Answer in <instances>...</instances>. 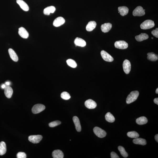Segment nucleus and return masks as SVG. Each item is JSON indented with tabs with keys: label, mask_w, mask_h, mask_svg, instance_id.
I'll return each instance as SVG.
<instances>
[{
	"label": "nucleus",
	"mask_w": 158,
	"mask_h": 158,
	"mask_svg": "<svg viewBox=\"0 0 158 158\" xmlns=\"http://www.w3.org/2000/svg\"><path fill=\"white\" fill-rule=\"evenodd\" d=\"M139 95V92L137 90L131 92L126 98V103L129 104L135 101L138 98Z\"/></svg>",
	"instance_id": "nucleus-1"
},
{
	"label": "nucleus",
	"mask_w": 158,
	"mask_h": 158,
	"mask_svg": "<svg viewBox=\"0 0 158 158\" xmlns=\"http://www.w3.org/2000/svg\"><path fill=\"white\" fill-rule=\"evenodd\" d=\"M154 21L151 20H147L145 21L141 24V29L146 30L150 29L155 26Z\"/></svg>",
	"instance_id": "nucleus-2"
},
{
	"label": "nucleus",
	"mask_w": 158,
	"mask_h": 158,
	"mask_svg": "<svg viewBox=\"0 0 158 158\" xmlns=\"http://www.w3.org/2000/svg\"><path fill=\"white\" fill-rule=\"evenodd\" d=\"M93 130L95 134L99 138H104L106 135L105 131L98 127H95Z\"/></svg>",
	"instance_id": "nucleus-3"
},
{
	"label": "nucleus",
	"mask_w": 158,
	"mask_h": 158,
	"mask_svg": "<svg viewBox=\"0 0 158 158\" xmlns=\"http://www.w3.org/2000/svg\"><path fill=\"white\" fill-rule=\"evenodd\" d=\"M45 108L46 107L44 105L37 104L35 105L32 107V111L33 114H38L43 111Z\"/></svg>",
	"instance_id": "nucleus-4"
},
{
	"label": "nucleus",
	"mask_w": 158,
	"mask_h": 158,
	"mask_svg": "<svg viewBox=\"0 0 158 158\" xmlns=\"http://www.w3.org/2000/svg\"><path fill=\"white\" fill-rule=\"evenodd\" d=\"M145 14V11L142 6H137L133 12V15L134 16H142Z\"/></svg>",
	"instance_id": "nucleus-5"
},
{
	"label": "nucleus",
	"mask_w": 158,
	"mask_h": 158,
	"mask_svg": "<svg viewBox=\"0 0 158 158\" xmlns=\"http://www.w3.org/2000/svg\"><path fill=\"white\" fill-rule=\"evenodd\" d=\"M115 46L116 48L121 49H125L128 47L127 43L125 41H116L115 43Z\"/></svg>",
	"instance_id": "nucleus-6"
},
{
	"label": "nucleus",
	"mask_w": 158,
	"mask_h": 158,
	"mask_svg": "<svg viewBox=\"0 0 158 158\" xmlns=\"http://www.w3.org/2000/svg\"><path fill=\"white\" fill-rule=\"evenodd\" d=\"M101 55L103 59L106 61L109 62L113 61L114 59L112 57L104 50L101 51Z\"/></svg>",
	"instance_id": "nucleus-7"
},
{
	"label": "nucleus",
	"mask_w": 158,
	"mask_h": 158,
	"mask_svg": "<svg viewBox=\"0 0 158 158\" xmlns=\"http://www.w3.org/2000/svg\"><path fill=\"white\" fill-rule=\"evenodd\" d=\"M42 137L41 135H31L28 137V140L32 143H37L42 139Z\"/></svg>",
	"instance_id": "nucleus-8"
},
{
	"label": "nucleus",
	"mask_w": 158,
	"mask_h": 158,
	"mask_svg": "<svg viewBox=\"0 0 158 158\" xmlns=\"http://www.w3.org/2000/svg\"><path fill=\"white\" fill-rule=\"evenodd\" d=\"M123 67L125 73L126 74H129L131 69V64L130 62L127 59H125L123 63Z\"/></svg>",
	"instance_id": "nucleus-9"
},
{
	"label": "nucleus",
	"mask_w": 158,
	"mask_h": 158,
	"mask_svg": "<svg viewBox=\"0 0 158 158\" xmlns=\"http://www.w3.org/2000/svg\"><path fill=\"white\" fill-rule=\"evenodd\" d=\"M85 105L87 108L89 109H94L97 106V104L91 99H89L85 101Z\"/></svg>",
	"instance_id": "nucleus-10"
},
{
	"label": "nucleus",
	"mask_w": 158,
	"mask_h": 158,
	"mask_svg": "<svg viewBox=\"0 0 158 158\" xmlns=\"http://www.w3.org/2000/svg\"><path fill=\"white\" fill-rule=\"evenodd\" d=\"M65 21V20L64 18L62 17H59L54 20L53 25L55 27H59L64 24Z\"/></svg>",
	"instance_id": "nucleus-11"
},
{
	"label": "nucleus",
	"mask_w": 158,
	"mask_h": 158,
	"mask_svg": "<svg viewBox=\"0 0 158 158\" xmlns=\"http://www.w3.org/2000/svg\"><path fill=\"white\" fill-rule=\"evenodd\" d=\"M4 89L5 94L6 97L8 98H11L13 93L12 88L9 85H6Z\"/></svg>",
	"instance_id": "nucleus-12"
},
{
	"label": "nucleus",
	"mask_w": 158,
	"mask_h": 158,
	"mask_svg": "<svg viewBox=\"0 0 158 158\" xmlns=\"http://www.w3.org/2000/svg\"><path fill=\"white\" fill-rule=\"evenodd\" d=\"M18 33L19 35L24 38H28L29 37V34L27 31L23 27H21L19 28Z\"/></svg>",
	"instance_id": "nucleus-13"
},
{
	"label": "nucleus",
	"mask_w": 158,
	"mask_h": 158,
	"mask_svg": "<svg viewBox=\"0 0 158 158\" xmlns=\"http://www.w3.org/2000/svg\"><path fill=\"white\" fill-rule=\"evenodd\" d=\"M16 2L24 11H28L29 10V6L24 1L22 0H16Z\"/></svg>",
	"instance_id": "nucleus-14"
},
{
	"label": "nucleus",
	"mask_w": 158,
	"mask_h": 158,
	"mask_svg": "<svg viewBox=\"0 0 158 158\" xmlns=\"http://www.w3.org/2000/svg\"><path fill=\"white\" fill-rule=\"evenodd\" d=\"M112 28V24L110 23H106L102 24L101 28L102 32L107 33L111 30Z\"/></svg>",
	"instance_id": "nucleus-15"
},
{
	"label": "nucleus",
	"mask_w": 158,
	"mask_h": 158,
	"mask_svg": "<svg viewBox=\"0 0 158 158\" xmlns=\"http://www.w3.org/2000/svg\"><path fill=\"white\" fill-rule=\"evenodd\" d=\"M74 42L76 46L84 47L86 45V42L84 40L78 37H76L75 39Z\"/></svg>",
	"instance_id": "nucleus-16"
},
{
	"label": "nucleus",
	"mask_w": 158,
	"mask_h": 158,
	"mask_svg": "<svg viewBox=\"0 0 158 158\" xmlns=\"http://www.w3.org/2000/svg\"><path fill=\"white\" fill-rule=\"evenodd\" d=\"M73 120L75 126L76 130L78 132H81V126L78 117L76 116H74Z\"/></svg>",
	"instance_id": "nucleus-17"
},
{
	"label": "nucleus",
	"mask_w": 158,
	"mask_h": 158,
	"mask_svg": "<svg viewBox=\"0 0 158 158\" xmlns=\"http://www.w3.org/2000/svg\"><path fill=\"white\" fill-rule=\"evenodd\" d=\"M118 10L120 15L122 16H124L127 15L129 12V10L126 6H121L118 7Z\"/></svg>",
	"instance_id": "nucleus-18"
},
{
	"label": "nucleus",
	"mask_w": 158,
	"mask_h": 158,
	"mask_svg": "<svg viewBox=\"0 0 158 158\" xmlns=\"http://www.w3.org/2000/svg\"><path fill=\"white\" fill-rule=\"evenodd\" d=\"M8 52L11 59L14 61L17 62L18 60V58L15 51L12 49L10 48L9 49Z\"/></svg>",
	"instance_id": "nucleus-19"
},
{
	"label": "nucleus",
	"mask_w": 158,
	"mask_h": 158,
	"mask_svg": "<svg viewBox=\"0 0 158 158\" xmlns=\"http://www.w3.org/2000/svg\"><path fill=\"white\" fill-rule=\"evenodd\" d=\"M96 23L94 21L89 22L86 27V30L88 32H91L95 29L96 27Z\"/></svg>",
	"instance_id": "nucleus-20"
},
{
	"label": "nucleus",
	"mask_w": 158,
	"mask_h": 158,
	"mask_svg": "<svg viewBox=\"0 0 158 158\" xmlns=\"http://www.w3.org/2000/svg\"><path fill=\"white\" fill-rule=\"evenodd\" d=\"M52 156L54 158H63L64 154L60 150H55L52 153Z\"/></svg>",
	"instance_id": "nucleus-21"
},
{
	"label": "nucleus",
	"mask_w": 158,
	"mask_h": 158,
	"mask_svg": "<svg viewBox=\"0 0 158 158\" xmlns=\"http://www.w3.org/2000/svg\"><path fill=\"white\" fill-rule=\"evenodd\" d=\"M55 10L56 8L55 6H50L44 9L43 13L45 15H49L51 13H54Z\"/></svg>",
	"instance_id": "nucleus-22"
},
{
	"label": "nucleus",
	"mask_w": 158,
	"mask_h": 158,
	"mask_svg": "<svg viewBox=\"0 0 158 158\" xmlns=\"http://www.w3.org/2000/svg\"><path fill=\"white\" fill-rule=\"evenodd\" d=\"M148 37V35L145 33H141L139 35L136 36L135 37L136 40L139 42L147 39Z\"/></svg>",
	"instance_id": "nucleus-23"
},
{
	"label": "nucleus",
	"mask_w": 158,
	"mask_h": 158,
	"mask_svg": "<svg viewBox=\"0 0 158 158\" xmlns=\"http://www.w3.org/2000/svg\"><path fill=\"white\" fill-rule=\"evenodd\" d=\"M133 142L135 144L145 145L147 142L145 139L142 138H135L133 140Z\"/></svg>",
	"instance_id": "nucleus-24"
},
{
	"label": "nucleus",
	"mask_w": 158,
	"mask_h": 158,
	"mask_svg": "<svg viewBox=\"0 0 158 158\" xmlns=\"http://www.w3.org/2000/svg\"><path fill=\"white\" fill-rule=\"evenodd\" d=\"M147 120L145 116H141L138 118L136 120V122L138 125H142L145 124L147 122Z\"/></svg>",
	"instance_id": "nucleus-25"
},
{
	"label": "nucleus",
	"mask_w": 158,
	"mask_h": 158,
	"mask_svg": "<svg viewBox=\"0 0 158 158\" xmlns=\"http://www.w3.org/2000/svg\"><path fill=\"white\" fill-rule=\"evenodd\" d=\"M148 56L147 59L152 61H155L158 60V55L153 52L149 53L147 54Z\"/></svg>",
	"instance_id": "nucleus-26"
},
{
	"label": "nucleus",
	"mask_w": 158,
	"mask_h": 158,
	"mask_svg": "<svg viewBox=\"0 0 158 158\" xmlns=\"http://www.w3.org/2000/svg\"><path fill=\"white\" fill-rule=\"evenodd\" d=\"M6 151V146L5 142H2L0 143V155H4Z\"/></svg>",
	"instance_id": "nucleus-27"
},
{
	"label": "nucleus",
	"mask_w": 158,
	"mask_h": 158,
	"mask_svg": "<svg viewBox=\"0 0 158 158\" xmlns=\"http://www.w3.org/2000/svg\"><path fill=\"white\" fill-rule=\"evenodd\" d=\"M105 119L108 122L112 123L115 121V119L112 114L110 112H107L105 116Z\"/></svg>",
	"instance_id": "nucleus-28"
},
{
	"label": "nucleus",
	"mask_w": 158,
	"mask_h": 158,
	"mask_svg": "<svg viewBox=\"0 0 158 158\" xmlns=\"http://www.w3.org/2000/svg\"><path fill=\"white\" fill-rule=\"evenodd\" d=\"M118 149L120 151V153L123 157L125 158H127L128 156V154L126 151L125 149L122 146H120L118 147Z\"/></svg>",
	"instance_id": "nucleus-29"
},
{
	"label": "nucleus",
	"mask_w": 158,
	"mask_h": 158,
	"mask_svg": "<svg viewBox=\"0 0 158 158\" xmlns=\"http://www.w3.org/2000/svg\"><path fill=\"white\" fill-rule=\"evenodd\" d=\"M67 64L70 67L73 68H75L77 66V64L75 61L73 59H69L67 61Z\"/></svg>",
	"instance_id": "nucleus-30"
},
{
	"label": "nucleus",
	"mask_w": 158,
	"mask_h": 158,
	"mask_svg": "<svg viewBox=\"0 0 158 158\" xmlns=\"http://www.w3.org/2000/svg\"><path fill=\"white\" fill-rule=\"evenodd\" d=\"M128 137L132 138H137L139 137V135L138 133L135 131H131L128 132L127 133Z\"/></svg>",
	"instance_id": "nucleus-31"
},
{
	"label": "nucleus",
	"mask_w": 158,
	"mask_h": 158,
	"mask_svg": "<svg viewBox=\"0 0 158 158\" xmlns=\"http://www.w3.org/2000/svg\"><path fill=\"white\" fill-rule=\"evenodd\" d=\"M61 97L65 100H68L71 98L70 95L67 92H63L61 95Z\"/></svg>",
	"instance_id": "nucleus-32"
},
{
	"label": "nucleus",
	"mask_w": 158,
	"mask_h": 158,
	"mask_svg": "<svg viewBox=\"0 0 158 158\" xmlns=\"http://www.w3.org/2000/svg\"><path fill=\"white\" fill-rule=\"evenodd\" d=\"M61 124V122L57 120V121H54L50 123L49 124V125L50 127H53L60 125Z\"/></svg>",
	"instance_id": "nucleus-33"
},
{
	"label": "nucleus",
	"mask_w": 158,
	"mask_h": 158,
	"mask_svg": "<svg viewBox=\"0 0 158 158\" xmlns=\"http://www.w3.org/2000/svg\"><path fill=\"white\" fill-rule=\"evenodd\" d=\"M18 158H26V155L25 153L20 152L18 153L16 155Z\"/></svg>",
	"instance_id": "nucleus-34"
},
{
	"label": "nucleus",
	"mask_w": 158,
	"mask_h": 158,
	"mask_svg": "<svg viewBox=\"0 0 158 158\" xmlns=\"http://www.w3.org/2000/svg\"><path fill=\"white\" fill-rule=\"evenodd\" d=\"M152 34L155 37H158V28H157L155 30H153L151 32Z\"/></svg>",
	"instance_id": "nucleus-35"
},
{
	"label": "nucleus",
	"mask_w": 158,
	"mask_h": 158,
	"mask_svg": "<svg viewBox=\"0 0 158 158\" xmlns=\"http://www.w3.org/2000/svg\"><path fill=\"white\" fill-rule=\"evenodd\" d=\"M111 158H119L120 157L116 153L112 152L111 153Z\"/></svg>",
	"instance_id": "nucleus-36"
},
{
	"label": "nucleus",
	"mask_w": 158,
	"mask_h": 158,
	"mask_svg": "<svg viewBox=\"0 0 158 158\" xmlns=\"http://www.w3.org/2000/svg\"><path fill=\"white\" fill-rule=\"evenodd\" d=\"M154 102L155 104L158 105V98H155L154 100Z\"/></svg>",
	"instance_id": "nucleus-37"
},
{
	"label": "nucleus",
	"mask_w": 158,
	"mask_h": 158,
	"mask_svg": "<svg viewBox=\"0 0 158 158\" xmlns=\"http://www.w3.org/2000/svg\"><path fill=\"white\" fill-rule=\"evenodd\" d=\"M155 139L156 142H158V134H157L155 135Z\"/></svg>",
	"instance_id": "nucleus-38"
},
{
	"label": "nucleus",
	"mask_w": 158,
	"mask_h": 158,
	"mask_svg": "<svg viewBox=\"0 0 158 158\" xmlns=\"http://www.w3.org/2000/svg\"><path fill=\"white\" fill-rule=\"evenodd\" d=\"M6 85L5 84H3L2 85V89H4Z\"/></svg>",
	"instance_id": "nucleus-39"
},
{
	"label": "nucleus",
	"mask_w": 158,
	"mask_h": 158,
	"mask_svg": "<svg viewBox=\"0 0 158 158\" xmlns=\"http://www.w3.org/2000/svg\"><path fill=\"white\" fill-rule=\"evenodd\" d=\"M5 84L6 85H9L10 84V82H6Z\"/></svg>",
	"instance_id": "nucleus-40"
},
{
	"label": "nucleus",
	"mask_w": 158,
	"mask_h": 158,
	"mask_svg": "<svg viewBox=\"0 0 158 158\" xmlns=\"http://www.w3.org/2000/svg\"><path fill=\"white\" fill-rule=\"evenodd\" d=\"M155 92H156V94H158V88L157 89H156V91H155Z\"/></svg>",
	"instance_id": "nucleus-41"
},
{
	"label": "nucleus",
	"mask_w": 158,
	"mask_h": 158,
	"mask_svg": "<svg viewBox=\"0 0 158 158\" xmlns=\"http://www.w3.org/2000/svg\"><path fill=\"white\" fill-rule=\"evenodd\" d=\"M151 38H152V39H153V37H151Z\"/></svg>",
	"instance_id": "nucleus-42"
}]
</instances>
